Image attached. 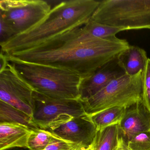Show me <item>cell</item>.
<instances>
[{"label":"cell","instance_id":"obj_1","mask_svg":"<svg viewBox=\"0 0 150 150\" xmlns=\"http://www.w3.org/2000/svg\"><path fill=\"white\" fill-rule=\"evenodd\" d=\"M84 25L66 30L32 48L6 55L70 70L87 78L130 45L126 40L116 36L105 39L95 37L85 30Z\"/></svg>","mask_w":150,"mask_h":150},{"label":"cell","instance_id":"obj_2","mask_svg":"<svg viewBox=\"0 0 150 150\" xmlns=\"http://www.w3.org/2000/svg\"><path fill=\"white\" fill-rule=\"evenodd\" d=\"M95 0H69L52 8L48 15L34 28L1 44V52L9 54L38 45L66 30L84 25L100 5Z\"/></svg>","mask_w":150,"mask_h":150},{"label":"cell","instance_id":"obj_3","mask_svg":"<svg viewBox=\"0 0 150 150\" xmlns=\"http://www.w3.org/2000/svg\"><path fill=\"white\" fill-rule=\"evenodd\" d=\"M6 56L35 91L54 99H80V87L84 78L78 74Z\"/></svg>","mask_w":150,"mask_h":150},{"label":"cell","instance_id":"obj_4","mask_svg":"<svg viewBox=\"0 0 150 150\" xmlns=\"http://www.w3.org/2000/svg\"><path fill=\"white\" fill-rule=\"evenodd\" d=\"M91 20L125 30L150 29V0H104Z\"/></svg>","mask_w":150,"mask_h":150},{"label":"cell","instance_id":"obj_5","mask_svg":"<svg viewBox=\"0 0 150 150\" xmlns=\"http://www.w3.org/2000/svg\"><path fill=\"white\" fill-rule=\"evenodd\" d=\"M142 71L125 74L112 81L96 94L82 101L87 115L91 116L114 107H129L142 101Z\"/></svg>","mask_w":150,"mask_h":150},{"label":"cell","instance_id":"obj_6","mask_svg":"<svg viewBox=\"0 0 150 150\" xmlns=\"http://www.w3.org/2000/svg\"><path fill=\"white\" fill-rule=\"evenodd\" d=\"M52 8L43 0H1L0 17L12 27L16 36L40 23Z\"/></svg>","mask_w":150,"mask_h":150},{"label":"cell","instance_id":"obj_7","mask_svg":"<svg viewBox=\"0 0 150 150\" xmlns=\"http://www.w3.org/2000/svg\"><path fill=\"white\" fill-rule=\"evenodd\" d=\"M34 91L9 61L5 67L0 70V100L32 117Z\"/></svg>","mask_w":150,"mask_h":150},{"label":"cell","instance_id":"obj_8","mask_svg":"<svg viewBox=\"0 0 150 150\" xmlns=\"http://www.w3.org/2000/svg\"><path fill=\"white\" fill-rule=\"evenodd\" d=\"M34 122L40 129H47L50 124L59 116L68 115L73 117L86 115L80 99H57L34 91Z\"/></svg>","mask_w":150,"mask_h":150},{"label":"cell","instance_id":"obj_9","mask_svg":"<svg viewBox=\"0 0 150 150\" xmlns=\"http://www.w3.org/2000/svg\"><path fill=\"white\" fill-rule=\"evenodd\" d=\"M49 131L75 144L88 146L93 142L97 130L89 116L73 117Z\"/></svg>","mask_w":150,"mask_h":150},{"label":"cell","instance_id":"obj_10","mask_svg":"<svg viewBox=\"0 0 150 150\" xmlns=\"http://www.w3.org/2000/svg\"><path fill=\"white\" fill-rule=\"evenodd\" d=\"M125 74L117 56L90 76L83 79L80 87V99L84 101L89 99L112 81Z\"/></svg>","mask_w":150,"mask_h":150},{"label":"cell","instance_id":"obj_11","mask_svg":"<svg viewBox=\"0 0 150 150\" xmlns=\"http://www.w3.org/2000/svg\"><path fill=\"white\" fill-rule=\"evenodd\" d=\"M118 133L126 144L137 134L150 130V111L142 101L126 108L118 125Z\"/></svg>","mask_w":150,"mask_h":150},{"label":"cell","instance_id":"obj_12","mask_svg":"<svg viewBox=\"0 0 150 150\" xmlns=\"http://www.w3.org/2000/svg\"><path fill=\"white\" fill-rule=\"evenodd\" d=\"M31 129L20 124L0 123V150L15 147L27 148Z\"/></svg>","mask_w":150,"mask_h":150},{"label":"cell","instance_id":"obj_13","mask_svg":"<svg viewBox=\"0 0 150 150\" xmlns=\"http://www.w3.org/2000/svg\"><path fill=\"white\" fill-rule=\"evenodd\" d=\"M117 59L125 74L132 76L143 71L148 58L144 49L129 45L117 56Z\"/></svg>","mask_w":150,"mask_h":150},{"label":"cell","instance_id":"obj_14","mask_svg":"<svg viewBox=\"0 0 150 150\" xmlns=\"http://www.w3.org/2000/svg\"><path fill=\"white\" fill-rule=\"evenodd\" d=\"M2 122L20 124L31 129L39 128L32 117L0 100V123Z\"/></svg>","mask_w":150,"mask_h":150},{"label":"cell","instance_id":"obj_15","mask_svg":"<svg viewBox=\"0 0 150 150\" xmlns=\"http://www.w3.org/2000/svg\"><path fill=\"white\" fill-rule=\"evenodd\" d=\"M125 110V107H112L89 116L97 130H99L109 126L119 124L124 115Z\"/></svg>","mask_w":150,"mask_h":150},{"label":"cell","instance_id":"obj_16","mask_svg":"<svg viewBox=\"0 0 150 150\" xmlns=\"http://www.w3.org/2000/svg\"><path fill=\"white\" fill-rule=\"evenodd\" d=\"M118 139V125L99 130L94 139L95 150H113Z\"/></svg>","mask_w":150,"mask_h":150},{"label":"cell","instance_id":"obj_17","mask_svg":"<svg viewBox=\"0 0 150 150\" xmlns=\"http://www.w3.org/2000/svg\"><path fill=\"white\" fill-rule=\"evenodd\" d=\"M84 28L93 36L103 39L115 37L117 33L125 30L121 28L99 23L91 19L84 25Z\"/></svg>","mask_w":150,"mask_h":150},{"label":"cell","instance_id":"obj_18","mask_svg":"<svg viewBox=\"0 0 150 150\" xmlns=\"http://www.w3.org/2000/svg\"><path fill=\"white\" fill-rule=\"evenodd\" d=\"M52 133L48 130L32 129L28 139L27 148L29 150H44L50 143Z\"/></svg>","mask_w":150,"mask_h":150},{"label":"cell","instance_id":"obj_19","mask_svg":"<svg viewBox=\"0 0 150 150\" xmlns=\"http://www.w3.org/2000/svg\"><path fill=\"white\" fill-rule=\"evenodd\" d=\"M127 146L130 150H150V130L132 137Z\"/></svg>","mask_w":150,"mask_h":150},{"label":"cell","instance_id":"obj_20","mask_svg":"<svg viewBox=\"0 0 150 150\" xmlns=\"http://www.w3.org/2000/svg\"><path fill=\"white\" fill-rule=\"evenodd\" d=\"M142 102L150 111V59L142 72Z\"/></svg>","mask_w":150,"mask_h":150},{"label":"cell","instance_id":"obj_21","mask_svg":"<svg viewBox=\"0 0 150 150\" xmlns=\"http://www.w3.org/2000/svg\"><path fill=\"white\" fill-rule=\"evenodd\" d=\"M77 144L63 139L52 133L51 139L44 150H69Z\"/></svg>","mask_w":150,"mask_h":150},{"label":"cell","instance_id":"obj_22","mask_svg":"<svg viewBox=\"0 0 150 150\" xmlns=\"http://www.w3.org/2000/svg\"><path fill=\"white\" fill-rule=\"evenodd\" d=\"M0 44L15 36V33L12 27L1 17H0Z\"/></svg>","mask_w":150,"mask_h":150},{"label":"cell","instance_id":"obj_23","mask_svg":"<svg viewBox=\"0 0 150 150\" xmlns=\"http://www.w3.org/2000/svg\"><path fill=\"white\" fill-rule=\"evenodd\" d=\"M113 150H130L127 146V144L125 143L122 138L119 136L118 142L117 144Z\"/></svg>","mask_w":150,"mask_h":150},{"label":"cell","instance_id":"obj_24","mask_svg":"<svg viewBox=\"0 0 150 150\" xmlns=\"http://www.w3.org/2000/svg\"><path fill=\"white\" fill-rule=\"evenodd\" d=\"M79 150H95L94 140L91 145L88 146H81Z\"/></svg>","mask_w":150,"mask_h":150},{"label":"cell","instance_id":"obj_25","mask_svg":"<svg viewBox=\"0 0 150 150\" xmlns=\"http://www.w3.org/2000/svg\"><path fill=\"white\" fill-rule=\"evenodd\" d=\"M82 145L78 144L76 145L75 146H74V147L71 148V149H70V150H79V148H80V147Z\"/></svg>","mask_w":150,"mask_h":150}]
</instances>
